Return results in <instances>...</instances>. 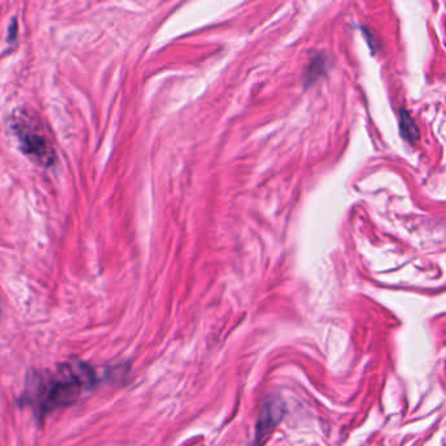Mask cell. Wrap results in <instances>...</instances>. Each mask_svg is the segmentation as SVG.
<instances>
[{"label": "cell", "instance_id": "1", "mask_svg": "<svg viewBox=\"0 0 446 446\" xmlns=\"http://www.w3.org/2000/svg\"><path fill=\"white\" fill-rule=\"evenodd\" d=\"M100 382L97 372L87 363L74 361L54 370H41L29 375L23 402L29 404L35 416L44 418L59 407L76 402L84 393Z\"/></svg>", "mask_w": 446, "mask_h": 446}, {"label": "cell", "instance_id": "2", "mask_svg": "<svg viewBox=\"0 0 446 446\" xmlns=\"http://www.w3.org/2000/svg\"><path fill=\"white\" fill-rule=\"evenodd\" d=\"M12 135L19 142L25 157L41 167L56 164V152L53 135L34 111L17 109L10 118Z\"/></svg>", "mask_w": 446, "mask_h": 446}, {"label": "cell", "instance_id": "3", "mask_svg": "<svg viewBox=\"0 0 446 446\" xmlns=\"http://www.w3.org/2000/svg\"><path fill=\"white\" fill-rule=\"evenodd\" d=\"M286 413V403L279 397H270L262 404L258 415L256 435L253 446H263L266 444L271 432L279 424Z\"/></svg>", "mask_w": 446, "mask_h": 446}, {"label": "cell", "instance_id": "4", "mask_svg": "<svg viewBox=\"0 0 446 446\" xmlns=\"http://www.w3.org/2000/svg\"><path fill=\"white\" fill-rule=\"evenodd\" d=\"M399 128H401L402 136L408 140L410 142H415L419 140L420 132L419 128L413 119V117L406 111L402 110L401 117H399Z\"/></svg>", "mask_w": 446, "mask_h": 446}, {"label": "cell", "instance_id": "5", "mask_svg": "<svg viewBox=\"0 0 446 446\" xmlns=\"http://www.w3.org/2000/svg\"><path fill=\"white\" fill-rule=\"evenodd\" d=\"M327 62L329 60L324 54H318L315 58H313L305 74V83L313 84L315 80H318L324 74H326Z\"/></svg>", "mask_w": 446, "mask_h": 446}, {"label": "cell", "instance_id": "6", "mask_svg": "<svg viewBox=\"0 0 446 446\" xmlns=\"http://www.w3.org/2000/svg\"><path fill=\"white\" fill-rule=\"evenodd\" d=\"M0 312H1V309H0Z\"/></svg>", "mask_w": 446, "mask_h": 446}]
</instances>
